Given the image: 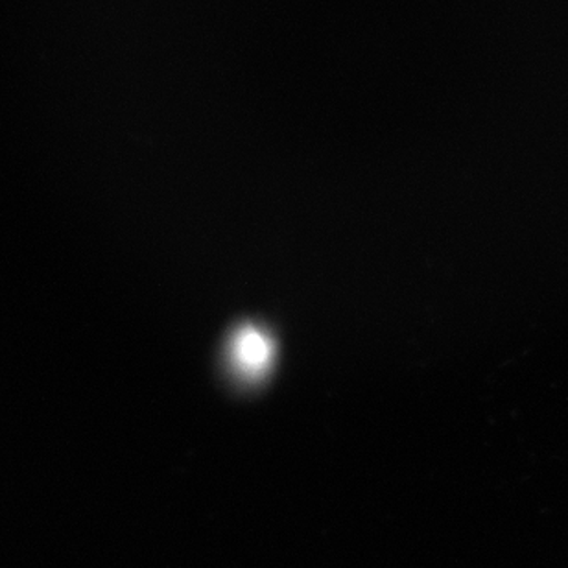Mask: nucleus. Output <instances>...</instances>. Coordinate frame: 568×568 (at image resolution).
Here are the masks:
<instances>
[{"mask_svg":"<svg viewBox=\"0 0 568 568\" xmlns=\"http://www.w3.org/2000/svg\"><path fill=\"white\" fill-rule=\"evenodd\" d=\"M236 358L244 364V366L258 369L266 362V345L263 339L258 338L257 334H246L239 339V351H236Z\"/></svg>","mask_w":568,"mask_h":568,"instance_id":"obj_1","label":"nucleus"}]
</instances>
